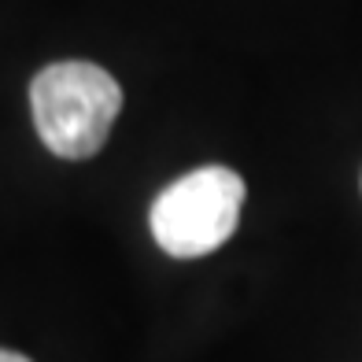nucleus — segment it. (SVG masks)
Wrapping results in <instances>:
<instances>
[{
  "label": "nucleus",
  "instance_id": "1",
  "mask_svg": "<svg viewBox=\"0 0 362 362\" xmlns=\"http://www.w3.org/2000/svg\"><path fill=\"white\" fill-rule=\"evenodd\" d=\"M30 111L45 148L59 159H89L104 148L122 111V89L104 67L67 59L30 81Z\"/></svg>",
  "mask_w": 362,
  "mask_h": 362
},
{
  "label": "nucleus",
  "instance_id": "2",
  "mask_svg": "<svg viewBox=\"0 0 362 362\" xmlns=\"http://www.w3.org/2000/svg\"><path fill=\"white\" fill-rule=\"evenodd\" d=\"M244 192H248L244 177L218 163L189 170L152 204L148 226L156 244L174 259H200L218 252L237 233Z\"/></svg>",
  "mask_w": 362,
  "mask_h": 362
},
{
  "label": "nucleus",
  "instance_id": "3",
  "mask_svg": "<svg viewBox=\"0 0 362 362\" xmlns=\"http://www.w3.org/2000/svg\"><path fill=\"white\" fill-rule=\"evenodd\" d=\"M0 362H30L26 355H19V351H8V348H0Z\"/></svg>",
  "mask_w": 362,
  "mask_h": 362
}]
</instances>
